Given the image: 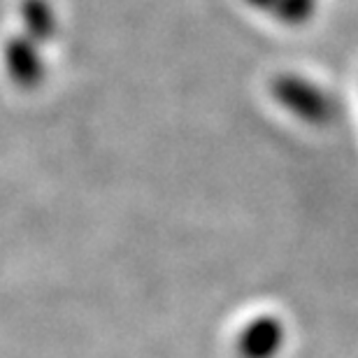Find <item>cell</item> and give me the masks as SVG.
Segmentation results:
<instances>
[{
  "label": "cell",
  "instance_id": "obj_1",
  "mask_svg": "<svg viewBox=\"0 0 358 358\" xmlns=\"http://www.w3.org/2000/svg\"><path fill=\"white\" fill-rule=\"evenodd\" d=\"M277 103L310 126H326L335 117V103L314 84L296 75H282L272 84Z\"/></svg>",
  "mask_w": 358,
  "mask_h": 358
},
{
  "label": "cell",
  "instance_id": "obj_2",
  "mask_svg": "<svg viewBox=\"0 0 358 358\" xmlns=\"http://www.w3.org/2000/svg\"><path fill=\"white\" fill-rule=\"evenodd\" d=\"M284 324L272 314H261L242 328L235 342L238 358H275L284 347Z\"/></svg>",
  "mask_w": 358,
  "mask_h": 358
},
{
  "label": "cell",
  "instance_id": "obj_3",
  "mask_svg": "<svg viewBox=\"0 0 358 358\" xmlns=\"http://www.w3.org/2000/svg\"><path fill=\"white\" fill-rule=\"evenodd\" d=\"M5 68L21 89H35L45 77V68L31 38H14L5 47Z\"/></svg>",
  "mask_w": 358,
  "mask_h": 358
},
{
  "label": "cell",
  "instance_id": "obj_4",
  "mask_svg": "<svg viewBox=\"0 0 358 358\" xmlns=\"http://www.w3.org/2000/svg\"><path fill=\"white\" fill-rule=\"evenodd\" d=\"M26 33L31 40H49L56 31V19L47 0H24L21 3Z\"/></svg>",
  "mask_w": 358,
  "mask_h": 358
},
{
  "label": "cell",
  "instance_id": "obj_5",
  "mask_svg": "<svg viewBox=\"0 0 358 358\" xmlns=\"http://www.w3.org/2000/svg\"><path fill=\"white\" fill-rule=\"evenodd\" d=\"M275 10L286 24H300L312 14L314 0H279Z\"/></svg>",
  "mask_w": 358,
  "mask_h": 358
},
{
  "label": "cell",
  "instance_id": "obj_6",
  "mask_svg": "<svg viewBox=\"0 0 358 358\" xmlns=\"http://www.w3.org/2000/svg\"><path fill=\"white\" fill-rule=\"evenodd\" d=\"M256 7H277L279 0H252Z\"/></svg>",
  "mask_w": 358,
  "mask_h": 358
}]
</instances>
